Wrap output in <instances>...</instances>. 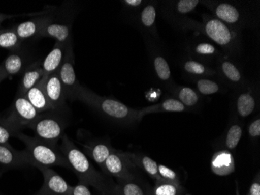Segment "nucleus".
<instances>
[{
    "label": "nucleus",
    "instance_id": "f257e3e1",
    "mask_svg": "<svg viewBox=\"0 0 260 195\" xmlns=\"http://www.w3.org/2000/svg\"><path fill=\"white\" fill-rule=\"evenodd\" d=\"M61 140L62 143L58 148L68 161L70 170L75 173L79 183L87 187L91 186L101 195L109 194L115 183L94 168L88 157L76 146L67 133Z\"/></svg>",
    "mask_w": 260,
    "mask_h": 195
},
{
    "label": "nucleus",
    "instance_id": "f03ea898",
    "mask_svg": "<svg viewBox=\"0 0 260 195\" xmlns=\"http://www.w3.org/2000/svg\"><path fill=\"white\" fill-rule=\"evenodd\" d=\"M77 100L84 102L101 115L122 125H132L143 119L140 109L130 108L109 97L100 96L82 85L77 93Z\"/></svg>",
    "mask_w": 260,
    "mask_h": 195
},
{
    "label": "nucleus",
    "instance_id": "7ed1b4c3",
    "mask_svg": "<svg viewBox=\"0 0 260 195\" xmlns=\"http://www.w3.org/2000/svg\"><path fill=\"white\" fill-rule=\"evenodd\" d=\"M15 137L25 145L24 151L31 166H61L70 170L68 161L57 146L45 143L37 137L25 135L20 131L16 133Z\"/></svg>",
    "mask_w": 260,
    "mask_h": 195
},
{
    "label": "nucleus",
    "instance_id": "20e7f679",
    "mask_svg": "<svg viewBox=\"0 0 260 195\" xmlns=\"http://www.w3.org/2000/svg\"><path fill=\"white\" fill-rule=\"evenodd\" d=\"M75 11L69 5L49 7V18L41 34V38H52L55 42L67 44L73 41L72 27Z\"/></svg>",
    "mask_w": 260,
    "mask_h": 195
},
{
    "label": "nucleus",
    "instance_id": "39448f33",
    "mask_svg": "<svg viewBox=\"0 0 260 195\" xmlns=\"http://www.w3.org/2000/svg\"><path fill=\"white\" fill-rule=\"evenodd\" d=\"M55 111L40 114L29 128L33 130L35 137L56 147L58 141L65 134L66 120Z\"/></svg>",
    "mask_w": 260,
    "mask_h": 195
},
{
    "label": "nucleus",
    "instance_id": "423d86ee",
    "mask_svg": "<svg viewBox=\"0 0 260 195\" xmlns=\"http://www.w3.org/2000/svg\"><path fill=\"white\" fill-rule=\"evenodd\" d=\"M74 64V46L73 41H71L67 44L63 62L58 71L59 78L63 85L67 99L70 101L77 100V93L81 87L76 75Z\"/></svg>",
    "mask_w": 260,
    "mask_h": 195
},
{
    "label": "nucleus",
    "instance_id": "0eeeda50",
    "mask_svg": "<svg viewBox=\"0 0 260 195\" xmlns=\"http://www.w3.org/2000/svg\"><path fill=\"white\" fill-rule=\"evenodd\" d=\"M136 168L131 158V152L115 150L108 157L102 172L108 177L116 180L123 179L136 173Z\"/></svg>",
    "mask_w": 260,
    "mask_h": 195
},
{
    "label": "nucleus",
    "instance_id": "6e6552de",
    "mask_svg": "<svg viewBox=\"0 0 260 195\" xmlns=\"http://www.w3.org/2000/svg\"><path fill=\"white\" fill-rule=\"evenodd\" d=\"M203 27L205 35L223 48H232L237 42L236 32L217 18H204Z\"/></svg>",
    "mask_w": 260,
    "mask_h": 195
},
{
    "label": "nucleus",
    "instance_id": "1a4fd4ad",
    "mask_svg": "<svg viewBox=\"0 0 260 195\" xmlns=\"http://www.w3.org/2000/svg\"><path fill=\"white\" fill-rule=\"evenodd\" d=\"M39 115L40 114L29 102L25 95H17L7 117L20 130L29 128Z\"/></svg>",
    "mask_w": 260,
    "mask_h": 195
},
{
    "label": "nucleus",
    "instance_id": "9d476101",
    "mask_svg": "<svg viewBox=\"0 0 260 195\" xmlns=\"http://www.w3.org/2000/svg\"><path fill=\"white\" fill-rule=\"evenodd\" d=\"M44 177L43 185L34 195H72L73 187L55 170L49 167L38 166Z\"/></svg>",
    "mask_w": 260,
    "mask_h": 195
},
{
    "label": "nucleus",
    "instance_id": "9b49d317",
    "mask_svg": "<svg viewBox=\"0 0 260 195\" xmlns=\"http://www.w3.org/2000/svg\"><path fill=\"white\" fill-rule=\"evenodd\" d=\"M44 87L47 98L49 99L53 111L63 112L67 105V99L58 72L45 77Z\"/></svg>",
    "mask_w": 260,
    "mask_h": 195
},
{
    "label": "nucleus",
    "instance_id": "f8f14e48",
    "mask_svg": "<svg viewBox=\"0 0 260 195\" xmlns=\"http://www.w3.org/2000/svg\"><path fill=\"white\" fill-rule=\"evenodd\" d=\"M49 7L39 15L14 26V29L22 41L40 39L41 34L49 18Z\"/></svg>",
    "mask_w": 260,
    "mask_h": 195
},
{
    "label": "nucleus",
    "instance_id": "ddd939ff",
    "mask_svg": "<svg viewBox=\"0 0 260 195\" xmlns=\"http://www.w3.org/2000/svg\"><path fill=\"white\" fill-rule=\"evenodd\" d=\"M0 165L3 170L20 169L30 165L25 151H17L10 144L0 145Z\"/></svg>",
    "mask_w": 260,
    "mask_h": 195
},
{
    "label": "nucleus",
    "instance_id": "4468645a",
    "mask_svg": "<svg viewBox=\"0 0 260 195\" xmlns=\"http://www.w3.org/2000/svg\"><path fill=\"white\" fill-rule=\"evenodd\" d=\"M115 187L119 195H151L152 187L137 173L116 180Z\"/></svg>",
    "mask_w": 260,
    "mask_h": 195
},
{
    "label": "nucleus",
    "instance_id": "2eb2a0df",
    "mask_svg": "<svg viewBox=\"0 0 260 195\" xmlns=\"http://www.w3.org/2000/svg\"><path fill=\"white\" fill-rule=\"evenodd\" d=\"M83 147L85 152L84 154L91 158L100 166L102 171L108 157L115 150L111 145L110 141L102 139H97L84 144Z\"/></svg>",
    "mask_w": 260,
    "mask_h": 195
},
{
    "label": "nucleus",
    "instance_id": "dca6fc26",
    "mask_svg": "<svg viewBox=\"0 0 260 195\" xmlns=\"http://www.w3.org/2000/svg\"><path fill=\"white\" fill-rule=\"evenodd\" d=\"M44 77L43 69L41 61H35L23 70V76L19 85L17 95H25L26 93L39 83Z\"/></svg>",
    "mask_w": 260,
    "mask_h": 195
},
{
    "label": "nucleus",
    "instance_id": "f3484780",
    "mask_svg": "<svg viewBox=\"0 0 260 195\" xmlns=\"http://www.w3.org/2000/svg\"><path fill=\"white\" fill-rule=\"evenodd\" d=\"M67 45L66 44L55 42L52 50L42 62L44 77H47L58 71L63 62Z\"/></svg>",
    "mask_w": 260,
    "mask_h": 195
},
{
    "label": "nucleus",
    "instance_id": "a211bd4d",
    "mask_svg": "<svg viewBox=\"0 0 260 195\" xmlns=\"http://www.w3.org/2000/svg\"><path fill=\"white\" fill-rule=\"evenodd\" d=\"M210 164L213 173L220 177L230 175L235 170V159L229 150L216 152L212 157Z\"/></svg>",
    "mask_w": 260,
    "mask_h": 195
},
{
    "label": "nucleus",
    "instance_id": "6ab92c4d",
    "mask_svg": "<svg viewBox=\"0 0 260 195\" xmlns=\"http://www.w3.org/2000/svg\"><path fill=\"white\" fill-rule=\"evenodd\" d=\"M44 83H45V77L33 88H31L25 95L26 98L37 109L39 114L53 111V108L47 98Z\"/></svg>",
    "mask_w": 260,
    "mask_h": 195
},
{
    "label": "nucleus",
    "instance_id": "aec40b11",
    "mask_svg": "<svg viewBox=\"0 0 260 195\" xmlns=\"http://www.w3.org/2000/svg\"><path fill=\"white\" fill-rule=\"evenodd\" d=\"M27 64V57L22 52L21 48L19 50L11 52V53L0 64L7 77H13L20 74L25 70Z\"/></svg>",
    "mask_w": 260,
    "mask_h": 195
},
{
    "label": "nucleus",
    "instance_id": "412c9836",
    "mask_svg": "<svg viewBox=\"0 0 260 195\" xmlns=\"http://www.w3.org/2000/svg\"><path fill=\"white\" fill-rule=\"evenodd\" d=\"M218 20L228 25H237L240 22L241 14L237 7L228 3H220L210 7Z\"/></svg>",
    "mask_w": 260,
    "mask_h": 195
},
{
    "label": "nucleus",
    "instance_id": "4be33fe9",
    "mask_svg": "<svg viewBox=\"0 0 260 195\" xmlns=\"http://www.w3.org/2000/svg\"><path fill=\"white\" fill-rule=\"evenodd\" d=\"M131 158L134 165L137 168L141 169L155 183L163 180L159 175L158 164L151 158L143 154L131 153Z\"/></svg>",
    "mask_w": 260,
    "mask_h": 195
},
{
    "label": "nucleus",
    "instance_id": "5701e85b",
    "mask_svg": "<svg viewBox=\"0 0 260 195\" xmlns=\"http://www.w3.org/2000/svg\"><path fill=\"white\" fill-rule=\"evenodd\" d=\"M186 107L178 99H169L164 101L161 103L142 108L140 109V114L144 118V116L150 114L161 112H184L186 110Z\"/></svg>",
    "mask_w": 260,
    "mask_h": 195
},
{
    "label": "nucleus",
    "instance_id": "b1692460",
    "mask_svg": "<svg viewBox=\"0 0 260 195\" xmlns=\"http://www.w3.org/2000/svg\"><path fill=\"white\" fill-rule=\"evenodd\" d=\"M23 42L14 27L11 29H0V48L14 52L21 48Z\"/></svg>",
    "mask_w": 260,
    "mask_h": 195
},
{
    "label": "nucleus",
    "instance_id": "393cba45",
    "mask_svg": "<svg viewBox=\"0 0 260 195\" xmlns=\"http://www.w3.org/2000/svg\"><path fill=\"white\" fill-rule=\"evenodd\" d=\"M185 189L182 184H175L170 182L160 180L156 182L152 187L151 195H185Z\"/></svg>",
    "mask_w": 260,
    "mask_h": 195
},
{
    "label": "nucleus",
    "instance_id": "a878e982",
    "mask_svg": "<svg viewBox=\"0 0 260 195\" xmlns=\"http://www.w3.org/2000/svg\"><path fill=\"white\" fill-rule=\"evenodd\" d=\"M255 98L249 92L241 94L238 98L237 110L240 117H249L254 112L255 108Z\"/></svg>",
    "mask_w": 260,
    "mask_h": 195
},
{
    "label": "nucleus",
    "instance_id": "bb28decb",
    "mask_svg": "<svg viewBox=\"0 0 260 195\" xmlns=\"http://www.w3.org/2000/svg\"><path fill=\"white\" fill-rule=\"evenodd\" d=\"M18 127L10 121L7 117H0V145L9 143L11 137L20 132Z\"/></svg>",
    "mask_w": 260,
    "mask_h": 195
},
{
    "label": "nucleus",
    "instance_id": "cd10ccee",
    "mask_svg": "<svg viewBox=\"0 0 260 195\" xmlns=\"http://www.w3.org/2000/svg\"><path fill=\"white\" fill-rule=\"evenodd\" d=\"M178 99L187 108L195 106L200 100V97L191 88L182 87L178 92Z\"/></svg>",
    "mask_w": 260,
    "mask_h": 195
},
{
    "label": "nucleus",
    "instance_id": "c85d7f7f",
    "mask_svg": "<svg viewBox=\"0 0 260 195\" xmlns=\"http://www.w3.org/2000/svg\"><path fill=\"white\" fill-rule=\"evenodd\" d=\"M242 136V128L239 124H235L231 126L228 130L225 138V146L229 150H232L237 147Z\"/></svg>",
    "mask_w": 260,
    "mask_h": 195
},
{
    "label": "nucleus",
    "instance_id": "c756f323",
    "mask_svg": "<svg viewBox=\"0 0 260 195\" xmlns=\"http://www.w3.org/2000/svg\"><path fill=\"white\" fill-rule=\"evenodd\" d=\"M184 70L188 74L195 76H207L214 74V72L210 70L208 67H205L201 63L197 62L195 60H188L184 64Z\"/></svg>",
    "mask_w": 260,
    "mask_h": 195
},
{
    "label": "nucleus",
    "instance_id": "7c9ffc66",
    "mask_svg": "<svg viewBox=\"0 0 260 195\" xmlns=\"http://www.w3.org/2000/svg\"><path fill=\"white\" fill-rule=\"evenodd\" d=\"M220 67H221L222 73L228 80L235 83H240L242 81V76L240 70L232 63L224 60L221 63Z\"/></svg>",
    "mask_w": 260,
    "mask_h": 195
},
{
    "label": "nucleus",
    "instance_id": "2f4dec72",
    "mask_svg": "<svg viewBox=\"0 0 260 195\" xmlns=\"http://www.w3.org/2000/svg\"><path fill=\"white\" fill-rule=\"evenodd\" d=\"M156 8L152 4H148L144 7L140 14V21L143 27L151 29L154 25L156 20Z\"/></svg>",
    "mask_w": 260,
    "mask_h": 195
},
{
    "label": "nucleus",
    "instance_id": "473e14b6",
    "mask_svg": "<svg viewBox=\"0 0 260 195\" xmlns=\"http://www.w3.org/2000/svg\"><path fill=\"white\" fill-rule=\"evenodd\" d=\"M153 66L157 77L163 80L168 81L171 78V70L169 64L164 57L157 55L153 60Z\"/></svg>",
    "mask_w": 260,
    "mask_h": 195
},
{
    "label": "nucleus",
    "instance_id": "72a5a7b5",
    "mask_svg": "<svg viewBox=\"0 0 260 195\" xmlns=\"http://www.w3.org/2000/svg\"><path fill=\"white\" fill-rule=\"evenodd\" d=\"M197 87L199 92L204 95H213L220 90V87L216 82L208 79H200L197 82Z\"/></svg>",
    "mask_w": 260,
    "mask_h": 195
},
{
    "label": "nucleus",
    "instance_id": "f704fd0d",
    "mask_svg": "<svg viewBox=\"0 0 260 195\" xmlns=\"http://www.w3.org/2000/svg\"><path fill=\"white\" fill-rule=\"evenodd\" d=\"M158 173L162 180L175 184H181L180 179L178 174L169 167L160 164L158 165Z\"/></svg>",
    "mask_w": 260,
    "mask_h": 195
},
{
    "label": "nucleus",
    "instance_id": "c9c22d12",
    "mask_svg": "<svg viewBox=\"0 0 260 195\" xmlns=\"http://www.w3.org/2000/svg\"><path fill=\"white\" fill-rule=\"evenodd\" d=\"M200 4L198 0H181L176 4V10L179 14H186L192 12Z\"/></svg>",
    "mask_w": 260,
    "mask_h": 195
},
{
    "label": "nucleus",
    "instance_id": "e433bc0d",
    "mask_svg": "<svg viewBox=\"0 0 260 195\" xmlns=\"http://www.w3.org/2000/svg\"><path fill=\"white\" fill-rule=\"evenodd\" d=\"M195 52L197 55H203V57H213L217 53V48L207 42L198 44L196 46Z\"/></svg>",
    "mask_w": 260,
    "mask_h": 195
},
{
    "label": "nucleus",
    "instance_id": "4c0bfd02",
    "mask_svg": "<svg viewBox=\"0 0 260 195\" xmlns=\"http://www.w3.org/2000/svg\"><path fill=\"white\" fill-rule=\"evenodd\" d=\"M249 136L252 138H257L260 136V119L257 118L251 123L248 128Z\"/></svg>",
    "mask_w": 260,
    "mask_h": 195
},
{
    "label": "nucleus",
    "instance_id": "58836bf2",
    "mask_svg": "<svg viewBox=\"0 0 260 195\" xmlns=\"http://www.w3.org/2000/svg\"><path fill=\"white\" fill-rule=\"evenodd\" d=\"M72 195H93L87 186L80 184L73 187Z\"/></svg>",
    "mask_w": 260,
    "mask_h": 195
},
{
    "label": "nucleus",
    "instance_id": "ea45409f",
    "mask_svg": "<svg viewBox=\"0 0 260 195\" xmlns=\"http://www.w3.org/2000/svg\"><path fill=\"white\" fill-rule=\"evenodd\" d=\"M249 193L250 195H260V177L259 173L257 174L256 177L254 179L252 185L249 188Z\"/></svg>",
    "mask_w": 260,
    "mask_h": 195
},
{
    "label": "nucleus",
    "instance_id": "a19ab883",
    "mask_svg": "<svg viewBox=\"0 0 260 195\" xmlns=\"http://www.w3.org/2000/svg\"><path fill=\"white\" fill-rule=\"evenodd\" d=\"M122 3L129 9H138L144 4V1L142 0H125Z\"/></svg>",
    "mask_w": 260,
    "mask_h": 195
},
{
    "label": "nucleus",
    "instance_id": "79ce46f5",
    "mask_svg": "<svg viewBox=\"0 0 260 195\" xmlns=\"http://www.w3.org/2000/svg\"><path fill=\"white\" fill-rule=\"evenodd\" d=\"M20 15H11V14H4L0 13V25L8 19L14 18V17H20Z\"/></svg>",
    "mask_w": 260,
    "mask_h": 195
},
{
    "label": "nucleus",
    "instance_id": "37998d69",
    "mask_svg": "<svg viewBox=\"0 0 260 195\" xmlns=\"http://www.w3.org/2000/svg\"><path fill=\"white\" fill-rule=\"evenodd\" d=\"M6 78H7V76H6L2 67L0 65V82H2Z\"/></svg>",
    "mask_w": 260,
    "mask_h": 195
},
{
    "label": "nucleus",
    "instance_id": "c03bdc74",
    "mask_svg": "<svg viewBox=\"0 0 260 195\" xmlns=\"http://www.w3.org/2000/svg\"><path fill=\"white\" fill-rule=\"evenodd\" d=\"M236 195H240V193H239V188H238V187L237 189H236Z\"/></svg>",
    "mask_w": 260,
    "mask_h": 195
},
{
    "label": "nucleus",
    "instance_id": "a18cd8bd",
    "mask_svg": "<svg viewBox=\"0 0 260 195\" xmlns=\"http://www.w3.org/2000/svg\"><path fill=\"white\" fill-rule=\"evenodd\" d=\"M4 172V170H3L2 169H1V170H0V177H1V176H2V174H3V173Z\"/></svg>",
    "mask_w": 260,
    "mask_h": 195
},
{
    "label": "nucleus",
    "instance_id": "49530a36",
    "mask_svg": "<svg viewBox=\"0 0 260 195\" xmlns=\"http://www.w3.org/2000/svg\"><path fill=\"white\" fill-rule=\"evenodd\" d=\"M248 195H250V194H249V193H248Z\"/></svg>",
    "mask_w": 260,
    "mask_h": 195
}]
</instances>
